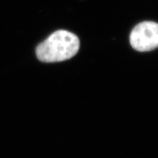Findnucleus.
Returning a JSON list of instances; mask_svg holds the SVG:
<instances>
[{
	"label": "nucleus",
	"instance_id": "nucleus-2",
	"mask_svg": "<svg viewBox=\"0 0 158 158\" xmlns=\"http://www.w3.org/2000/svg\"><path fill=\"white\" fill-rule=\"evenodd\" d=\"M130 41L132 47L141 52L158 48V23L152 21L138 23L130 33Z\"/></svg>",
	"mask_w": 158,
	"mask_h": 158
},
{
	"label": "nucleus",
	"instance_id": "nucleus-1",
	"mask_svg": "<svg viewBox=\"0 0 158 158\" xmlns=\"http://www.w3.org/2000/svg\"><path fill=\"white\" fill-rule=\"evenodd\" d=\"M79 47L80 41L76 35L66 30H58L37 47L36 54L43 62H62L73 57Z\"/></svg>",
	"mask_w": 158,
	"mask_h": 158
}]
</instances>
